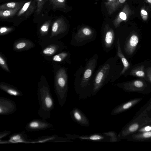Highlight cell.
Returning a JSON list of instances; mask_svg holds the SVG:
<instances>
[{
  "label": "cell",
  "mask_w": 151,
  "mask_h": 151,
  "mask_svg": "<svg viewBox=\"0 0 151 151\" xmlns=\"http://www.w3.org/2000/svg\"><path fill=\"white\" fill-rule=\"evenodd\" d=\"M66 24L64 19L61 17L56 20L53 23L52 31L56 32L58 30H64L66 29Z\"/></svg>",
  "instance_id": "18"
},
{
  "label": "cell",
  "mask_w": 151,
  "mask_h": 151,
  "mask_svg": "<svg viewBox=\"0 0 151 151\" xmlns=\"http://www.w3.org/2000/svg\"><path fill=\"white\" fill-rule=\"evenodd\" d=\"M141 13L142 14L145 15H147V12L144 10H142L141 11Z\"/></svg>",
  "instance_id": "37"
},
{
  "label": "cell",
  "mask_w": 151,
  "mask_h": 151,
  "mask_svg": "<svg viewBox=\"0 0 151 151\" xmlns=\"http://www.w3.org/2000/svg\"><path fill=\"white\" fill-rule=\"evenodd\" d=\"M139 41V38L136 34H132L127 39L124 47L125 52L129 55L134 52Z\"/></svg>",
  "instance_id": "12"
},
{
  "label": "cell",
  "mask_w": 151,
  "mask_h": 151,
  "mask_svg": "<svg viewBox=\"0 0 151 151\" xmlns=\"http://www.w3.org/2000/svg\"><path fill=\"white\" fill-rule=\"evenodd\" d=\"M110 68L109 64H106L102 66L97 72L93 84L92 96L96 95L102 86Z\"/></svg>",
  "instance_id": "3"
},
{
  "label": "cell",
  "mask_w": 151,
  "mask_h": 151,
  "mask_svg": "<svg viewBox=\"0 0 151 151\" xmlns=\"http://www.w3.org/2000/svg\"><path fill=\"white\" fill-rule=\"evenodd\" d=\"M147 86L144 81L138 79L124 83L120 87L127 91L139 92L144 91Z\"/></svg>",
  "instance_id": "7"
},
{
  "label": "cell",
  "mask_w": 151,
  "mask_h": 151,
  "mask_svg": "<svg viewBox=\"0 0 151 151\" xmlns=\"http://www.w3.org/2000/svg\"><path fill=\"white\" fill-rule=\"evenodd\" d=\"M144 67V65L136 67L131 70L130 74L135 77L144 78L145 77Z\"/></svg>",
  "instance_id": "21"
},
{
  "label": "cell",
  "mask_w": 151,
  "mask_h": 151,
  "mask_svg": "<svg viewBox=\"0 0 151 151\" xmlns=\"http://www.w3.org/2000/svg\"><path fill=\"white\" fill-rule=\"evenodd\" d=\"M2 89L9 95L14 96H21L22 95V93L14 88H4Z\"/></svg>",
  "instance_id": "24"
},
{
  "label": "cell",
  "mask_w": 151,
  "mask_h": 151,
  "mask_svg": "<svg viewBox=\"0 0 151 151\" xmlns=\"http://www.w3.org/2000/svg\"><path fill=\"white\" fill-rule=\"evenodd\" d=\"M142 99V98H136L122 104L114 109L111 114L113 116L124 112L137 104Z\"/></svg>",
  "instance_id": "10"
},
{
  "label": "cell",
  "mask_w": 151,
  "mask_h": 151,
  "mask_svg": "<svg viewBox=\"0 0 151 151\" xmlns=\"http://www.w3.org/2000/svg\"><path fill=\"white\" fill-rule=\"evenodd\" d=\"M151 131V124L146 125L139 129L138 133H144Z\"/></svg>",
  "instance_id": "27"
},
{
  "label": "cell",
  "mask_w": 151,
  "mask_h": 151,
  "mask_svg": "<svg viewBox=\"0 0 151 151\" xmlns=\"http://www.w3.org/2000/svg\"><path fill=\"white\" fill-rule=\"evenodd\" d=\"M70 115L73 119L79 124L86 127L89 126V120L78 108H74L70 112Z\"/></svg>",
  "instance_id": "11"
},
{
  "label": "cell",
  "mask_w": 151,
  "mask_h": 151,
  "mask_svg": "<svg viewBox=\"0 0 151 151\" xmlns=\"http://www.w3.org/2000/svg\"><path fill=\"white\" fill-rule=\"evenodd\" d=\"M151 124V99L135 115L130 123L126 125L119 134L120 139L125 138L137 132L140 128Z\"/></svg>",
  "instance_id": "1"
},
{
  "label": "cell",
  "mask_w": 151,
  "mask_h": 151,
  "mask_svg": "<svg viewBox=\"0 0 151 151\" xmlns=\"http://www.w3.org/2000/svg\"><path fill=\"white\" fill-rule=\"evenodd\" d=\"M118 0H107V1L105 2L104 4L106 8H108L111 5L116 3Z\"/></svg>",
  "instance_id": "29"
},
{
  "label": "cell",
  "mask_w": 151,
  "mask_h": 151,
  "mask_svg": "<svg viewBox=\"0 0 151 151\" xmlns=\"http://www.w3.org/2000/svg\"><path fill=\"white\" fill-rule=\"evenodd\" d=\"M115 35L113 29L108 24L104 28V42L105 47H110L112 45L114 40Z\"/></svg>",
  "instance_id": "14"
},
{
  "label": "cell",
  "mask_w": 151,
  "mask_h": 151,
  "mask_svg": "<svg viewBox=\"0 0 151 151\" xmlns=\"http://www.w3.org/2000/svg\"><path fill=\"white\" fill-rule=\"evenodd\" d=\"M24 2H13L6 3L0 6V9H13L22 8L25 3Z\"/></svg>",
  "instance_id": "20"
},
{
  "label": "cell",
  "mask_w": 151,
  "mask_h": 151,
  "mask_svg": "<svg viewBox=\"0 0 151 151\" xmlns=\"http://www.w3.org/2000/svg\"><path fill=\"white\" fill-rule=\"evenodd\" d=\"M21 8L13 9H0V17L2 19L12 17L14 16Z\"/></svg>",
  "instance_id": "19"
},
{
  "label": "cell",
  "mask_w": 151,
  "mask_h": 151,
  "mask_svg": "<svg viewBox=\"0 0 151 151\" xmlns=\"http://www.w3.org/2000/svg\"><path fill=\"white\" fill-rule=\"evenodd\" d=\"M37 0H31L25 3L17 14L18 17H29L37 8Z\"/></svg>",
  "instance_id": "9"
},
{
  "label": "cell",
  "mask_w": 151,
  "mask_h": 151,
  "mask_svg": "<svg viewBox=\"0 0 151 151\" xmlns=\"http://www.w3.org/2000/svg\"><path fill=\"white\" fill-rule=\"evenodd\" d=\"M132 139L138 141H143L151 138V131L144 133H134L132 136Z\"/></svg>",
  "instance_id": "22"
},
{
  "label": "cell",
  "mask_w": 151,
  "mask_h": 151,
  "mask_svg": "<svg viewBox=\"0 0 151 151\" xmlns=\"http://www.w3.org/2000/svg\"><path fill=\"white\" fill-rule=\"evenodd\" d=\"M96 63V58H93L89 61L86 65L80 84L81 89L83 90L79 99H83L84 90L86 89V88L89 85V81Z\"/></svg>",
  "instance_id": "4"
},
{
  "label": "cell",
  "mask_w": 151,
  "mask_h": 151,
  "mask_svg": "<svg viewBox=\"0 0 151 151\" xmlns=\"http://www.w3.org/2000/svg\"></svg>",
  "instance_id": "39"
},
{
  "label": "cell",
  "mask_w": 151,
  "mask_h": 151,
  "mask_svg": "<svg viewBox=\"0 0 151 151\" xmlns=\"http://www.w3.org/2000/svg\"><path fill=\"white\" fill-rule=\"evenodd\" d=\"M11 132L9 131L5 130L0 133V138L1 139L6 136H7L11 133Z\"/></svg>",
  "instance_id": "32"
},
{
  "label": "cell",
  "mask_w": 151,
  "mask_h": 151,
  "mask_svg": "<svg viewBox=\"0 0 151 151\" xmlns=\"http://www.w3.org/2000/svg\"><path fill=\"white\" fill-rule=\"evenodd\" d=\"M146 71L148 79L151 83V67H149L147 68Z\"/></svg>",
  "instance_id": "30"
},
{
  "label": "cell",
  "mask_w": 151,
  "mask_h": 151,
  "mask_svg": "<svg viewBox=\"0 0 151 151\" xmlns=\"http://www.w3.org/2000/svg\"><path fill=\"white\" fill-rule=\"evenodd\" d=\"M53 60L56 61L60 62L62 60V58L59 55H57L54 56Z\"/></svg>",
  "instance_id": "33"
},
{
  "label": "cell",
  "mask_w": 151,
  "mask_h": 151,
  "mask_svg": "<svg viewBox=\"0 0 151 151\" xmlns=\"http://www.w3.org/2000/svg\"><path fill=\"white\" fill-rule=\"evenodd\" d=\"M104 134L109 137L110 142H116L119 138L116 133L114 132H109L103 133Z\"/></svg>",
  "instance_id": "25"
},
{
  "label": "cell",
  "mask_w": 151,
  "mask_h": 151,
  "mask_svg": "<svg viewBox=\"0 0 151 151\" xmlns=\"http://www.w3.org/2000/svg\"><path fill=\"white\" fill-rule=\"evenodd\" d=\"M45 120L35 119L30 121L26 125L25 130L28 132H32L54 128L51 124Z\"/></svg>",
  "instance_id": "5"
},
{
  "label": "cell",
  "mask_w": 151,
  "mask_h": 151,
  "mask_svg": "<svg viewBox=\"0 0 151 151\" xmlns=\"http://www.w3.org/2000/svg\"><path fill=\"white\" fill-rule=\"evenodd\" d=\"M7 29L5 27H2L0 28V32L1 33H3L7 30Z\"/></svg>",
  "instance_id": "35"
},
{
  "label": "cell",
  "mask_w": 151,
  "mask_h": 151,
  "mask_svg": "<svg viewBox=\"0 0 151 151\" xmlns=\"http://www.w3.org/2000/svg\"><path fill=\"white\" fill-rule=\"evenodd\" d=\"M147 1L151 3V0H147Z\"/></svg>",
  "instance_id": "38"
},
{
  "label": "cell",
  "mask_w": 151,
  "mask_h": 151,
  "mask_svg": "<svg viewBox=\"0 0 151 151\" xmlns=\"http://www.w3.org/2000/svg\"><path fill=\"white\" fill-rule=\"evenodd\" d=\"M17 109L15 102L8 98H0V114L7 115L12 114Z\"/></svg>",
  "instance_id": "6"
},
{
  "label": "cell",
  "mask_w": 151,
  "mask_h": 151,
  "mask_svg": "<svg viewBox=\"0 0 151 151\" xmlns=\"http://www.w3.org/2000/svg\"><path fill=\"white\" fill-rule=\"evenodd\" d=\"M65 135L67 136L68 138L70 139H73L75 137V139L78 138L81 140H87L96 142H110L109 137L104 134L103 135L99 134H95L91 135L89 136H80L76 135H72L68 134H66Z\"/></svg>",
  "instance_id": "13"
},
{
  "label": "cell",
  "mask_w": 151,
  "mask_h": 151,
  "mask_svg": "<svg viewBox=\"0 0 151 151\" xmlns=\"http://www.w3.org/2000/svg\"><path fill=\"white\" fill-rule=\"evenodd\" d=\"M27 131L25 130L23 131L14 133L11 135L9 139L8 140H1V144L13 143H34L35 140L29 139L27 135Z\"/></svg>",
  "instance_id": "8"
},
{
  "label": "cell",
  "mask_w": 151,
  "mask_h": 151,
  "mask_svg": "<svg viewBox=\"0 0 151 151\" xmlns=\"http://www.w3.org/2000/svg\"><path fill=\"white\" fill-rule=\"evenodd\" d=\"M49 1L53 10H62L66 7V0H49Z\"/></svg>",
  "instance_id": "23"
},
{
  "label": "cell",
  "mask_w": 151,
  "mask_h": 151,
  "mask_svg": "<svg viewBox=\"0 0 151 151\" xmlns=\"http://www.w3.org/2000/svg\"><path fill=\"white\" fill-rule=\"evenodd\" d=\"M117 55L121 59L123 65V68L120 74L122 75L128 69L130 65L127 60L123 55L121 49L119 39L118 38L117 41Z\"/></svg>",
  "instance_id": "17"
},
{
  "label": "cell",
  "mask_w": 151,
  "mask_h": 151,
  "mask_svg": "<svg viewBox=\"0 0 151 151\" xmlns=\"http://www.w3.org/2000/svg\"><path fill=\"white\" fill-rule=\"evenodd\" d=\"M4 61L3 59L1 58L0 57V63L1 64L3 65L4 64Z\"/></svg>",
  "instance_id": "36"
},
{
  "label": "cell",
  "mask_w": 151,
  "mask_h": 151,
  "mask_svg": "<svg viewBox=\"0 0 151 151\" xmlns=\"http://www.w3.org/2000/svg\"><path fill=\"white\" fill-rule=\"evenodd\" d=\"M54 52V50L51 48H47L45 49L43 51L44 54H52Z\"/></svg>",
  "instance_id": "31"
},
{
  "label": "cell",
  "mask_w": 151,
  "mask_h": 151,
  "mask_svg": "<svg viewBox=\"0 0 151 151\" xmlns=\"http://www.w3.org/2000/svg\"><path fill=\"white\" fill-rule=\"evenodd\" d=\"M26 45L25 43L24 42H21L18 44L16 46V47L18 49H21L24 47Z\"/></svg>",
  "instance_id": "34"
},
{
  "label": "cell",
  "mask_w": 151,
  "mask_h": 151,
  "mask_svg": "<svg viewBox=\"0 0 151 151\" xmlns=\"http://www.w3.org/2000/svg\"><path fill=\"white\" fill-rule=\"evenodd\" d=\"M67 139L58 137L57 135L42 136L35 140V143L51 142H66Z\"/></svg>",
  "instance_id": "16"
},
{
  "label": "cell",
  "mask_w": 151,
  "mask_h": 151,
  "mask_svg": "<svg viewBox=\"0 0 151 151\" xmlns=\"http://www.w3.org/2000/svg\"><path fill=\"white\" fill-rule=\"evenodd\" d=\"M50 22V21H47L42 25L41 28V29L42 31L46 32L48 30Z\"/></svg>",
  "instance_id": "28"
},
{
  "label": "cell",
  "mask_w": 151,
  "mask_h": 151,
  "mask_svg": "<svg viewBox=\"0 0 151 151\" xmlns=\"http://www.w3.org/2000/svg\"><path fill=\"white\" fill-rule=\"evenodd\" d=\"M93 30L88 27H84L80 29L75 36V39L81 42L91 38L93 34Z\"/></svg>",
  "instance_id": "15"
},
{
  "label": "cell",
  "mask_w": 151,
  "mask_h": 151,
  "mask_svg": "<svg viewBox=\"0 0 151 151\" xmlns=\"http://www.w3.org/2000/svg\"><path fill=\"white\" fill-rule=\"evenodd\" d=\"M49 1V0H37V8L36 12L37 14L41 12L45 3Z\"/></svg>",
  "instance_id": "26"
},
{
  "label": "cell",
  "mask_w": 151,
  "mask_h": 151,
  "mask_svg": "<svg viewBox=\"0 0 151 151\" xmlns=\"http://www.w3.org/2000/svg\"><path fill=\"white\" fill-rule=\"evenodd\" d=\"M37 99L40 106L38 115L44 120L50 118L51 112L55 107V103L49 91L40 89L37 92Z\"/></svg>",
  "instance_id": "2"
}]
</instances>
